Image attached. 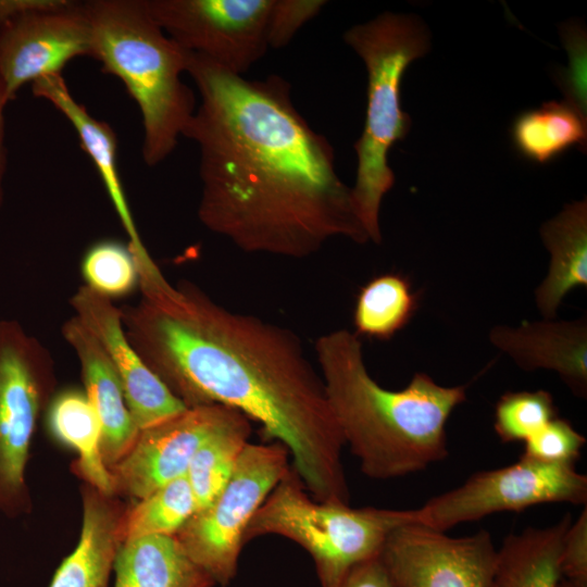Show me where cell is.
<instances>
[{"label": "cell", "mask_w": 587, "mask_h": 587, "mask_svg": "<svg viewBox=\"0 0 587 587\" xmlns=\"http://www.w3.org/2000/svg\"><path fill=\"white\" fill-rule=\"evenodd\" d=\"M200 102L183 136L200 151L198 216L241 251L292 259L332 238L369 235L334 149L299 113L278 75L247 79L187 51Z\"/></svg>", "instance_id": "obj_1"}, {"label": "cell", "mask_w": 587, "mask_h": 587, "mask_svg": "<svg viewBox=\"0 0 587 587\" xmlns=\"http://www.w3.org/2000/svg\"><path fill=\"white\" fill-rule=\"evenodd\" d=\"M122 310L125 334L149 369L186 407L221 404L284 445L312 499L349 503L346 446L321 374L299 337L230 311L190 283L139 282Z\"/></svg>", "instance_id": "obj_2"}, {"label": "cell", "mask_w": 587, "mask_h": 587, "mask_svg": "<svg viewBox=\"0 0 587 587\" xmlns=\"http://www.w3.org/2000/svg\"><path fill=\"white\" fill-rule=\"evenodd\" d=\"M315 354L345 444L366 476L401 477L447 457L446 424L466 386L415 373L405 388L386 389L367 372L359 336L344 328L320 336Z\"/></svg>", "instance_id": "obj_3"}, {"label": "cell", "mask_w": 587, "mask_h": 587, "mask_svg": "<svg viewBox=\"0 0 587 587\" xmlns=\"http://www.w3.org/2000/svg\"><path fill=\"white\" fill-rule=\"evenodd\" d=\"M91 58L117 77L137 103L142 120L143 162L155 166L175 149L197 104L182 80L187 50L149 14L145 0H90Z\"/></svg>", "instance_id": "obj_4"}, {"label": "cell", "mask_w": 587, "mask_h": 587, "mask_svg": "<svg viewBox=\"0 0 587 587\" xmlns=\"http://www.w3.org/2000/svg\"><path fill=\"white\" fill-rule=\"evenodd\" d=\"M344 40L367 72L365 122L354 143L358 167L352 197L370 240L379 243L380 204L395 183L388 152L411 126L401 108V80L410 63L428 51L429 34L415 15L385 12L348 29Z\"/></svg>", "instance_id": "obj_5"}, {"label": "cell", "mask_w": 587, "mask_h": 587, "mask_svg": "<svg viewBox=\"0 0 587 587\" xmlns=\"http://www.w3.org/2000/svg\"><path fill=\"white\" fill-rule=\"evenodd\" d=\"M412 523L411 510L352 509L311 498L289 467L249 522L243 541L278 535L312 557L322 587H339L358 564L377 558L388 535Z\"/></svg>", "instance_id": "obj_6"}, {"label": "cell", "mask_w": 587, "mask_h": 587, "mask_svg": "<svg viewBox=\"0 0 587 587\" xmlns=\"http://www.w3.org/2000/svg\"><path fill=\"white\" fill-rule=\"evenodd\" d=\"M54 384L46 347L17 321L0 319V514L9 519L32 512L26 469Z\"/></svg>", "instance_id": "obj_7"}, {"label": "cell", "mask_w": 587, "mask_h": 587, "mask_svg": "<svg viewBox=\"0 0 587 587\" xmlns=\"http://www.w3.org/2000/svg\"><path fill=\"white\" fill-rule=\"evenodd\" d=\"M288 457L280 442H248L223 490L175 535L215 585L224 587L235 577L246 528L289 470Z\"/></svg>", "instance_id": "obj_8"}, {"label": "cell", "mask_w": 587, "mask_h": 587, "mask_svg": "<svg viewBox=\"0 0 587 587\" xmlns=\"http://www.w3.org/2000/svg\"><path fill=\"white\" fill-rule=\"evenodd\" d=\"M557 502L586 505V475L574 465L522 455L511 465L476 472L462 485L433 497L411 513L412 523L446 532L492 513Z\"/></svg>", "instance_id": "obj_9"}, {"label": "cell", "mask_w": 587, "mask_h": 587, "mask_svg": "<svg viewBox=\"0 0 587 587\" xmlns=\"http://www.w3.org/2000/svg\"><path fill=\"white\" fill-rule=\"evenodd\" d=\"M162 30L182 48L242 75L267 51L273 0H145Z\"/></svg>", "instance_id": "obj_10"}, {"label": "cell", "mask_w": 587, "mask_h": 587, "mask_svg": "<svg viewBox=\"0 0 587 587\" xmlns=\"http://www.w3.org/2000/svg\"><path fill=\"white\" fill-rule=\"evenodd\" d=\"M83 55L91 57L85 1L35 0L0 27V80L8 101L27 83L61 74Z\"/></svg>", "instance_id": "obj_11"}, {"label": "cell", "mask_w": 587, "mask_h": 587, "mask_svg": "<svg viewBox=\"0 0 587 587\" xmlns=\"http://www.w3.org/2000/svg\"><path fill=\"white\" fill-rule=\"evenodd\" d=\"M496 558L485 529L451 537L419 523L396 527L378 555L394 587H489Z\"/></svg>", "instance_id": "obj_12"}, {"label": "cell", "mask_w": 587, "mask_h": 587, "mask_svg": "<svg viewBox=\"0 0 587 587\" xmlns=\"http://www.w3.org/2000/svg\"><path fill=\"white\" fill-rule=\"evenodd\" d=\"M230 409L221 404L187 407L180 413L139 430L129 451L109 469L115 496L135 502L186 475L198 448Z\"/></svg>", "instance_id": "obj_13"}, {"label": "cell", "mask_w": 587, "mask_h": 587, "mask_svg": "<svg viewBox=\"0 0 587 587\" xmlns=\"http://www.w3.org/2000/svg\"><path fill=\"white\" fill-rule=\"evenodd\" d=\"M70 303L107 354L121 383L123 394L139 430L159 424L187 407L149 369L129 342L122 310L84 284Z\"/></svg>", "instance_id": "obj_14"}, {"label": "cell", "mask_w": 587, "mask_h": 587, "mask_svg": "<svg viewBox=\"0 0 587 587\" xmlns=\"http://www.w3.org/2000/svg\"><path fill=\"white\" fill-rule=\"evenodd\" d=\"M490 342L524 371H554L579 397L587 396V320H542L495 326Z\"/></svg>", "instance_id": "obj_15"}, {"label": "cell", "mask_w": 587, "mask_h": 587, "mask_svg": "<svg viewBox=\"0 0 587 587\" xmlns=\"http://www.w3.org/2000/svg\"><path fill=\"white\" fill-rule=\"evenodd\" d=\"M34 96L50 102L72 124L80 146L90 157L108 191L122 226L128 236V246L136 259L138 271L158 267L138 234L117 166V138L112 127L95 118L71 95L61 74L47 75L32 83Z\"/></svg>", "instance_id": "obj_16"}, {"label": "cell", "mask_w": 587, "mask_h": 587, "mask_svg": "<svg viewBox=\"0 0 587 587\" xmlns=\"http://www.w3.org/2000/svg\"><path fill=\"white\" fill-rule=\"evenodd\" d=\"M62 335L78 359L84 392L99 417L102 457L110 469L129 451L139 429L117 375L93 335L75 315L65 321Z\"/></svg>", "instance_id": "obj_17"}, {"label": "cell", "mask_w": 587, "mask_h": 587, "mask_svg": "<svg viewBox=\"0 0 587 587\" xmlns=\"http://www.w3.org/2000/svg\"><path fill=\"white\" fill-rule=\"evenodd\" d=\"M78 542L62 561L49 587H109L127 505L117 496L84 484Z\"/></svg>", "instance_id": "obj_18"}, {"label": "cell", "mask_w": 587, "mask_h": 587, "mask_svg": "<svg viewBox=\"0 0 587 587\" xmlns=\"http://www.w3.org/2000/svg\"><path fill=\"white\" fill-rule=\"evenodd\" d=\"M541 239L550 252L546 278L535 291L544 319L553 320L564 297L587 286V201H574L542 224Z\"/></svg>", "instance_id": "obj_19"}, {"label": "cell", "mask_w": 587, "mask_h": 587, "mask_svg": "<svg viewBox=\"0 0 587 587\" xmlns=\"http://www.w3.org/2000/svg\"><path fill=\"white\" fill-rule=\"evenodd\" d=\"M113 587H213L212 578L185 552L175 536L151 535L123 541Z\"/></svg>", "instance_id": "obj_20"}, {"label": "cell", "mask_w": 587, "mask_h": 587, "mask_svg": "<svg viewBox=\"0 0 587 587\" xmlns=\"http://www.w3.org/2000/svg\"><path fill=\"white\" fill-rule=\"evenodd\" d=\"M47 424L52 436L77 453L76 476L100 492L115 496L111 472L104 463L99 417L84 390L66 389L48 404Z\"/></svg>", "instance_id": "obj_21"}, {"label": "cell", "mask_w": 587, "mask_h": 587, "mask_svg": "<svg viewBox=\"0 0 587 587\" xmlns=\"http://www.w3.org/2000/svg\"><path fill=\"white\" fill-rule=\"evenodd\" d=\"M571 523L567 514L553 525L507 536L497 549L489 587H557L562 541Z\"/></svg>", "instance_id": "obj_22"}, {"label": "cell", "mask_w": 587, "mask_h": 587, "mask_svg": "<svg viewBox=\"0 0 587 587\" xmlns=\"http://www.w3.org/2000/svg\"><path fill=\"white\" fill-rule=\"evenodd\" d=\"M586 120L566 102L549 101L515 117L511 137L525 159L544 164L572 147L585 151Z\"/></svg>", "instance_id": "obj_23"}, {"label": "cell", "mask_w": 587, "mask_h": 587, "mask_svg": "<svg viewBox=\"0 0 587 587\" xmlns=\"http://www.w3.org/2000/svg\"><path fill=\"white\" fill-rule=\"evenodd\" d=\"M250 422L242 413L230 409L193 454L186 476L195 496L197 511L208 507L229 480L249 442L252 429Z\"/></svg>", "instance_id": "obj_24"}, {"label": "cell", "mask_w": 587, "mask_h": 587, "mask_svg": "<svg viewBox=\"0 0 587 587\" xmlns=\"http://www.w3.org/2000/svg\"><path fill=\"white\" fill-rule=\"evenodd\" d=\"M419 294L410 280L395 273L382 274L358 294L353 324L355 334L387 340L405 327L419 308Z\"/></svg>", "instance_id": "obj_25"}, {"label": "cell", "mask_w": 587, "mask_h": 587, "mask_svg": "<svg viewBox=\"0 0 587 587\" xmlns=\"http://www.w3.org/2000/svg\"><path fill=\"white\" fill-rule=\"evenodd\" d=\"M196 511L191 486L183 475L127 505L123 541L151 535L175 536Z\"/></svg>", "instance_id": "obj_26"}, {"label": "cell", "mask_w": 587, "mask_h": 587, "mask_svg": "<svg viewBox=\"0 0 587 587\" xmlns=\"http://www.w3.org/2000/svg\"><path fill=\"white\" fill-rule=\"evenodd\" d=\"M85 286L107 297L130 294L139 286V271L128 243L102 240L92 245L82 260Z\"/></svg>", "instance_id": "obj_27"}, {"label": "cell", "mask_w": 587, "mask_h": 587, "mask_svg": "<svg viewBox=\"0 0 587 587\" xmlns=\"http://www.w3.org/2000/svg\"><path fill=\"white\" fill-rule=\"evenodd\" d=\"M555 416L549 391H510L496 403L494 428L504 444L525 441Z\"/></svg>", "instance_id": "obj_28"}, {"label": "cell", "mask_w": 587, "mask_h": 587, "mask_svg": "<svg viewBox=\"0 0 587 587\" xmlns=\"http://www.w3.org/2000/svg\"><path fill=\"white\" fill-rule=\"evenodd\" d=\"M560 35L567 52V66L555 71V82L566 102L583 117L587 113V37L582 22L567 21L560 25Z\"/></svg>", "instance_id": "obj_29"}, {"label": "cell", "mask_w": 587, "mask_h": 587, "mask_svg": "<svg viewBox=\"0 0 587 587\" xmlns=\"http://www.w3.org/2000/svg\"><path fill=\"white\" fill-rule=\"evenodd\" d=\"M523 455L550 464L574 465L586 438L564 419L555 416L524 441Z\"/></svg>", "instance_id": "obj_30"}, {"label": "cell", "mask_w": 587, "mask_h": 587, "mask_svg": "<svg viewBox=\"0 0 587 587\" xmlns=\"http://www.w3.org/2000/svg\"><path fill=\"white\" fill-rule=\"evenodd\" d=\"M326 3L324 0H273L267 26L268 48L286 47Z\"/></svg>", "instance_id": "obj_31"}, {"label": "cell", "mask_w": 587, "mask_h": 587, "mask_svg": "<svg viewBox=\"0 0 587 587\" xmlns=\"http://www.w3.org/2000/svg\"><path fill=\"white\" fill-rule=\"evenodd\" d=\"M560 570L565 579L587 587V509L569 526L563 537Z\"/></svg>", "instance_id": "obj_32"}, {"label": "cell", "mask_w": 587, "mask_h": 587, "mask_svg": "<svg viewBox=\"0 0 587 587\" xmlns=\"http://www.w3.org/2000/svg\"><path fill=\"white\" fill-rule=\"evenodd\" d=\"M339 587H394L387 572L377 558L354 566Z\"/></svg>", "instance_id": "obj_33"}, {"label": "cell", "mask_w": 587, "mask_h": 587, "mask_svg": "<svg viewBox=\"0 0 587 587\" xmlns=\"http://www.w3.org/2000/svg\"><path fill=\"white\" fill-rule=\"evenodd\" d=\"M9 103L0 80V207L3 200V183L7 172L8 151L5 145V107Z\"/></svg>", "instance_id": "obj_34"}, {"label": "cell", "mask_w": 587, "mask_h": 587, "mask_svg": "<svg viewBox=\"0 0 587 587\" xmlns=\"http://www.w3.org/2000/svg\"><path fill=\"white\" fill-rule=\"evenodd\" d=\"M34 2L35 0H0V27Z\"/></svg>", "instance_id": "obj_35"}, {"label": "cell", "mask_w": 587, "mask_h": 587, "mask_svg": "<svg viewBox=\"0 0 587 587\" xmlns=\"http://www.w3.org/2000/svg\"><path fill=\"white\" fill-rule=\"evenodd\" d=\"M557 587H584L582 585H578L574 582L567 580V579H561Z\"/></svg>", "instance_id": "obj_36"}]
</instances>
